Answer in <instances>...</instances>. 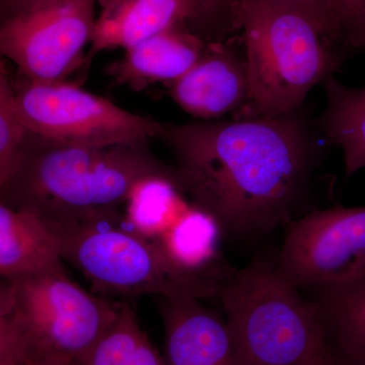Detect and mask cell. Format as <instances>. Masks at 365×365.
I'll use <instances>...</instances> for the list:
<instances>
[{"mask_svg": "<svg viewBox=\"0 0 365 365\" xmlns=\"http://www.w3.org/2000/svg\"><path fill=\"white\" fill-rule=\"evenodd\" d=\"M323 83L327 107L322 127L329 140L342 150L346 175L351 176L365 168V86L347 88L333 76Z\"/></svg>", "mask_w": 365, "mask_h": 365, "instance_id": "17", "label": "cell"}, {"mask_svg": "<svg viewBox=\"0 0 365 365\" xmlns=\"http://www.w3.org/2000/svg\"><path fill=\"white\" fill-rule=\"evenodd\" d=\"M26 134L16 111V93L0 57V189L13 172Z\"/></svg>", "mask_w": 365, "mask_h": 365, "instance_id": "20", "label": "cell"}, {"mask_svg": "<svg viewBox=\"0 0 365 365\" xmlns=\"http://www.w3.org/2000/svg\"><path fill=\"white\" fill-rule=\"evenodd\" d=\"M364 0H334L336 13L339 19L342 32H344L346 26L354 19L359 13Z\"/></svg>", "mask_w": 365, "mask_h": 365, "instance_id": "26", "label": "cell"}, {"mask_svg": "<svg viewBox=\"0 0 365 365\" xmlns=\"http://www.w3.org/2000/svg\"><path fill=\"white\" fill-rule=\"evenodd\" d=\"M168 365H232L227 322L191 297L162 299Z\"/></svg>", "mask_w": 365, "mask_h": 365, "instance_id": "11", "label": "cell"}, {"mask_svg": "<svg viewBox=\"0 0 365 365\" xmlns=\"http://www.w3.org/2000/svg\"><path fill=\"white\" fill-rule=\"evenodd\" d=\"M185 0H101L91 38V56L129 49L168 29L186 25Z\"/></svg>", "mask_w": 365, "mask_h": 365, "instance_id": "14", "label": "cell"}, {"mask_svg": "<svg viewBox=\"0 0 365 365\" xmlns=\"http://www.w3.org/2000/svg\"><path fill=\"white\" fill-rule=\"evenodd\" d=\"M148 143L93 146L26 134L0 200L46 223L71 222L124 205L131 189L153 176L176 178V165L155 157Z\"/></svg>", "mask_w": 365, "mask_h": 365, "instance_id": "2", "label": "cell"}, {"mask_svg": "<svg viewBox=\"0 0 365 365\" xmlns=\"http://www.w3.org/2000/svg\"><path fill=\"white\" fill-rule=\"evenodd\" d=\"M0 365H29V364H19V362H16V360L14 359L6 360V361H4V364H1Z\"/></svg>", "mask_w": 365, "mask_h": 365, "instance_id": "28", "label": "cell"}, {"mask_svg": "<svg viewBox=\"0 0 365 365\" xmlns=\"http://www.w3.org/2000/svg\"><path fill=\"white\" fill-rule=\"evenodd\" d=\"M45 225L62 260L83 273L97 294L104 297L213 299L217 297L220 283L228 273H194L177 267L157 242L127 225L119 208Z\"/></svg>", "mask_w": 365, "mask_h": 365, "instance_id": "3", "label": "cell"}, {"mask_svg": "<svg viewBox=\"0 0 365 365\" xmlns=\"http://www.w3.org/2000/svg\"><path fill=\"white\" fill-rule=\"evenodd\" d=\"M232 21L242 29L248 101L254 116L292 114L317 83L339 64L309 19L283 7L235 0Z\"/></svg>", "mask_w": 365, "mask_h": 365, "instance_id": "5", "label": "cell"}, {"mask_svg": "<svg viewBox=\"0 0 365 365\" xmlns=\"http://www.w3.org/2000/svg\"><path fill=\"white\" fill-rule=\"evenodd\" d=\"M331 365H365V277L309 289Z\"/></svg>", "mask_w": 365, "mask_h": 365, "instance_id": "13", "label": "cell"}, {"mask_svg": "<svg viewBox=\"0 0 365 365\" xmlns=\"http://www.w3.org/2000/svg\"><path fill=\"white\" fill-rule=\"evenodd\" d=\"M9 7V16L24 13V11H35L44 7L58 6L73 0H6Z\"/></svg>", "mask_w": 365, "mask_h": 365, "instance_id": "25", "label": "cell"}, {"mask_svg": "<svg viewBox=\"0 0 365 365\" xmlns=\"http://www.w3.org/2000/svg\"><path fill=\"white\" fill-rule=\"evenodd\" d=\"M206 41L185 26L168 29L125 50L110 64L108 76L119 86L143 88L150 83H173L191 68L207 49Z\"/></svg>", "mask_w": 365, "mask_h": 365, "instance_id": "12", "label": "cell"}, {"mask_svg": "<svg viewBox=\"0 0 365 365\" xmlns=\"http://www.w3.org/2000/svg\"><path fill=\"white\" fill-rule=\"evenodd\" d=\"M186 26L204 41L217 39L232 21L235 0H185Z\"/></svg>", "mask_w": 365, "mask_h": 365, "instance_id": "21", "label": "cell"}, {"mask_svg": "<svg viewBox=\"0 0 365 365\" xmlns=\"http://www.w3.org/2000/svg\"><path fill=\"white\" fill-rule=\"evenodd\" d=\"M283 7L302 14L325 36H337L342 32L334 0H254Z\"/></svg>", "mask_w": 365, "mask_h": 365, "instance_id": "22", "label": "cell"}, {"mask_svg": "<svg viewBox=\"0 0 365 365\" xmlns=\"http://www.w3.org/2000/svg\"><path fill=\"white\" fill-rule=\"evenodd\" d=\"M278 266L300 290L365 277V207L314 210L292 222Z\"/></svg>", "mask_w": 365, "mask_h": 365, "instance_id": "8", "label": "cell"}, {"mask_svg": "<svg viewBox=\"0 0 365 365\" xmlns=\"http://www.w3.org/2000/svg\"><path fill=\"white\" fill-rule=\"evenodd\" d=\"M61 268L54 237L39 216L0 200V278L9 281Z\"/></svg>", "mask_w": 365, "mask_h": 365, "instance_id": "15", "label": "cell"}, {"mask_svg": "<svg viewBox=\"0 0 365 365\" xmlns=\"http://www.w3.org/2000/svg\"><path fill=\"white\" fill-rule=\"evenodd\" d=\"M157 138L176 158L185 195L241 237L290 222L313 165L309 133L294 113L162 123Z\"/></svg>", "mask_w": 365, "mask_h": 365, "instance_id": "1", "label": "cell"}, {"mask_svg": "<svg viewBox=\"0 0 365 365\" xmlns=\"http://www.w3.org/2000/svg\"><path fill=\"white\" fill-rule=\"evenodd\" d=\"M14 288V359L76 365L112 326L120 304L86 292L66 269L9 280Z\"/></svg>", "mask_w": 365, "mask_h": 365, "instance_id": "6", "label": "cell"}, {"mask_svg": "<svg viewBox=\"0 0 365 365\" xmlns=\"http://www.w3.org/2000/svg\"><path fill=\"white\" fill-rule=\"evenodd\" d=\"M302 365H331L329 360L327 359L325 354L319 355V356L314 357V359L307 360V362Z\"/></svg>", "mask_w": 365, "mask_h": 365, "instance_id": "27", "label": "cell"}, {"mask_svg": "<svg viewBox=\"0 0 365 365\" xmlns=\"http://www.w3.org/2000/svg\"><path fill=\"white\" fill-rule=\"evenodd\" d=\"M222 228L212 215L190 203L155 242L173 264L194 273H225L220 260Z\"/></svg>", "mask_w": 365, "mask_h": 365, "instance_id": "16", "label": "cell"}, {"mask_svg": "<svg viewBox=\"0 0 365 365\" xmlns=\"http://www.w3.org/2000/svg\"><path fill=\"white\" fill-rule=\"evenodd\" d=\"M170 97L200 119H217L235 111L249 97L245 59L222 46L208 45L200 59L170 83Z\"/></svg>", "mask_w": 365, "mask_h": 365, "instance_id": "10", "label": "cell"}, {"mask_svg": "<svg viewBox=\"0 0 365 365\" xmlns=\"http://www.w3.org/2000/svg\"><path fill=\"white\" fill-rule=\"evenodd\" d=\"M232 365H302L325 354L311 300L275 259L259 257L230 270L218 288Z\"/></svg>", "mask_w": 365, "mask_h": 365, "instance_id": "4", "label": "cell"}, {"mask_svg": "<svg viewBox=\"0 0 365 365\" xmlns=\"http://www.w3.org/2000/svg\"><path fill=\"white\" fill-rule=\"evenodd\" d=\"M16 106L29 133L76 145L146 144L162 126L66 81H29L16 93Z\"/></svg>", "mask_w": 365, "mask_h": 365, "instance_id": "7", "label": "cell"}, {"mask_svg": "<svg viewBox=\"0 0 365 365\" xmlns=\"http://www.w3.org/2000/svg\"><path fill=\"white\" fill-rule=\"evenodd\" d=\"M345 39L347 43L355 48L365 49V0L360 6L359 13L350 21L344 30Z\"/></svg>", "mask_w": 365, "mask_h": 365, "instance_id": "24", "label": "cell"}, {"mask_svg": "<svg viewBox=\"0 0 365 365\" xmlns=\"http://www.w3.org/2000/svg\"><path fill=\"white\" fill-rule=\"evenodd\" d=\"M97 0H73L7 16L0 24V57L29 81H64L90 44Z\"/></svg>", "mask_w": 365, "mask_h": 365, "instance_id": "9", "label": "cell"}, {"mask_svg": "<svg viewBox=\"0 0 365 365\" xmlns=\"http://www.w3.org/2000/svg\"><path fill=\"white\" fill-rule=\"evenodd\" d=\"M185 197L176 178H145L131 189L125 201V222L137 234L155 241L189 205Z\"/></svg>", "mask_w": 365, "mask_h": 365, "instance_id": "18", "label": "cell"}, {"mask_svg": "<svg viewBox=\"0 0 365 365\" xmlns=\"http://www.w3.org/2000/svg\"><path fill=\"white\" fill-rule=\"evenodd\" d=\"M148 339L135 309L130 302H122L114 323L76 365H132Z\"/></svg>", "mask_w": 365, "mask_h": 365, "instance_id": "19", "label": "cell"}, {"mask_svg": "<svg viewBox=\"0 0 365 365\" xmlns=\"http://www.w3.org/2000/svg\"><path fill=\"white\" fill-rule=\"evenodd\" d=\"M14 288L9 280L0 278V364L14 359Z\"/></svg>", "mask_w": 365, "mask_h": 365, "instance_id": "23", "label": "cell"}]
</instances>
